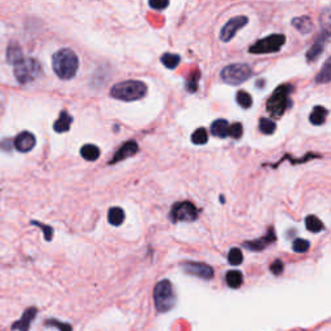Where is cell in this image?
<instances>
[{"label":"cell","mask_w":331,"mask_h":331,"mask_svg":"<svg viewBox=\"0 0 331 331\" xmlns=\"http://www.w3.org/2000/svg\"><path fill=\"white\" fill-rule=\"evenodd\" d=\"M52 68L60 79H72L79 69V58L72 49L62 48L52 56Z\"/></svg>","instance_id":"cell-1"},{"label":"cell","mask_w":331,"mask_h":331,"mask_svg":"<svg viewBox=\"0 0 331 331\" xmlns=\"http://www.w3.org/2000/svg\"><path fill=\"white\" fill-rule=\"evenodd\" d=\"M148 87L141 80H124L117 83L110 90V96L120 101H137L145 97Z\"/></svg>","instance_id":"cell-2"},{"label":"cell","mask_w":331,"mask_h":331,"mask_svg":"<svg viewBox=\"0 0 331 331\" xmlns=\"http://www.w3.org/2000/svg\"><path fill=\"white\" fill-rule=\"evenodd\" d=\"M292 92V86L290 84H282L274 90L273 95L269 100L266 101V112L270 118L280 119L284 114V112L291 106L290 95Z\"/></svg>","instance_id":"cell-3"},{"label":"cell","mask_w":331,"mask_h":331,"mask_svg":"<svg viewBox=\"0 0 331 331\" xmlns=\"http://www.w3.org/2000/svg\"><path fill=\"white\" fill-rule=\"evenodd\" d=\"M153 296H154L155 309L158 310L159 313L168 312L176 304V295L169 280H162L155 284Z\"/></svg>","instance_id":"cell-4"},{"label":"cell","mask_w":331,"mask_h":331,"mask_svg":"<svg viewBox=\"0 0 331 331\" xmlns=\"http://www.w3.org/2000/svg\"><path fill=\"white\" fill-rule=\"evenodd\" d=\"M13 71H15V76L16 79L18 80V83L26 84V83L38 79L42 75L43 69H42L39 61L35 60V58L24 57L21 61H18L16 64Z\"/></svg>","instance_id":"cell-5"},{"label":"cell","mask_w":331,"mask_h":331,"mask_svg":"<svg viewBox=\"0 0 331 331\" xmlns=\"http://www.w3.org/2000/svg\"><path fill=\"white\" fill-rule=\"evenodd\" d=\"M252 74H254V71H252L251 66H248L247 64H232V65L225 66L221 70L220 76L228 84L238 86V84H242L243 82L250 79Z\"/></svg>","instance_id":"cell-6"},{"label":"cell","mask_w":331,"mask_h":331,"mask_svg":"<svg viewBox=\"0 0 331 331\" xmlns=\"http://www.w3.org/2000/svg\"><path fill=\"white\" fill-rule=\"evenodd\" d=\"M286 43V36L284 34H272L254 43L248 48V52L252 54H268L277 53L282 49Z\"/></svg>","instance_id":"cell-7"},{"label":"cell","mask_w":331,"mask_h":331,"mask_svg":"<svg viewBox=\"0 0 331 331\" xmlns=\"http://www.w3.org/2000/svg\"><path fill=\"white\" fill-rule=\"evenodd\" d=\"M198 209L191 202H179V203L173 205L172 211H171V220L173 223H177V221L191 223V221H195L198 219Z\"/></svg>","instance_id":"cell-8"},{"label":"cell","mask_w":331,"mask_h":331,"mask_svg":"<svg viewBox=\"0 0 331 331\" xmlns=\"http://www.w3.org/2000/svg\"><path fill=\"white\" fill-rule=\"evenodd\" d=\"M248 24V18L246 16H236L231 18L229 21L223 26V29L220 31V39L223 42H231L234 35Z\"/></svg>","instance_id":"cell-9"},{"label":"cell","mask_w":331,"mask_h":331,"mask_svg":"<svg viewBox=\"0 0 331 331\" xmlns=\"http://www.w3.org/2000/svg\"><path fill=\"white\" fill-rule=\"evenodd\" d=\"M185 273L195 276L202 280H211L213 277V266L207 265L205 263H197V261H184L180 264Z\"/></svg>","instance_id":"cell-10"},{"label":"cell","mask_w":331,"mask_h":331,"mask_svg":"<svg viewBox=\"0 0 331 331\" xmlns=\"http://www.w3.org/2000/svg\"><path fill=\"white\" fill-rule=\"evenodd\" d=\"M329 35H330V33H329L328 29L322 30V31L318 34V36H317L316 40H314L313 46H312V47L308 49V52H307V61L314 62L317 58L320 57L321 54H322V52H324L326 42H328L329 39Z\"/></svg>","instance_id":"cell-11"},{"label":"cell","mask_w":331,"mask_h":331,"mask_svg":"<svg viewBox=\"0 0 331 331\" xmlns=\"http://www.w3.org/2000/svg\"><path fill=\"white\" fill-rule=\"evenodd\" d=\"M36 145V139L33 133L29 131H24V132L18 133L13 141V146L16 150L20 153H27V151L33 150Z\"/></svg>","instance_id":"cell-12"},{"label":"cell","mask_w":331,"mask_h":331,"mask_svg":"<svg viewBox=\"0 0 331 331\" xmlns=\"http://www.w3.org/2000/svg\"><path fill=\"white\" fill-rule=\"evenodd\" d=\"M139 151V145H137L136 141H126L124 144L116 151V154L113 155V158L110 159L109 165H116V163L120 162V161H124V159L130 158L132 155H135Z\"/></svg>","instance_id":"cell-13"},{"label":"cell","mask_w":331,"mask_h":331,"mask_svg":"<svg viewBox=\"0 0 331 331\" xmlns=\"http://www.w3.org/2000/svg\"><path fill=\"white\" fill-rule=\"evenodd\" d=\"M276 238H277V236H276L274 229L273 228H269L264 237L259 238V239H255V241L245 242V243H243V247H246L247 250H250V251L255 252L263 251V250H265L266 246L270 245V243H273V242L276 241Z\"/></svg>","instance_id":"cell-14"},{"label":"cell","mask_w":331,"mask_h":331,"mask_svg":"<svg viewBox=\"0 0 331 331\" xmlns=\"http://www.w3.org/2000/svg\"><path fill=\"white\" fill-rule=\"evenodd\" d=\"M36 314H38V309L35 307H30L27 309H25V312L22 313V317L18 321L12 324V330H18V331H29L30 325L35 320Z\"/></svg>","instance_id":"cell-15"},{"label":"cell","mask_w":331,"mask_h":331,"mask_svg":"<svg viewBox=\"0 0 331 331\" xmlns=\"http://www.w3.org/2000/svg\"><path fill=\"white\" fill-rule=\"evenodd\" d=\"M71 123H72V117L70 116L66 110H62V112L60 113L58 119L54 122L53 130L57 133L68 132V131L70 130V127H71Z\"/></svg>","instance_id":"cell-16"},{"label":"cell","mask_w":331,"mask_h":331,"mask_svg":"<svg viewBox=\"0 0 331 331\" xmlns=\"http://www.w3.org/2000/svg\"><path fill=\"white\" fill-rule=\"evenodd\" d=\"M211 133L215 137L219 139H225L228 137V131H229V123L227 119H216L211 124Z\"/></svg>","instance_id":"cell-17"},{"label":"cell","mask_w":331,"mask_h":331,"mask_svg":"<svg viewBox=\"0 0 331 331\" xmlns=\"http://www.w3.org/2000/svg\"><path fill=\"white\" fill-rule=\"evenodd\" d=\"M292 26L295 27L298 31L303 34H308L313 30V21L309 16H302V17H296L292 20Z\"/></svg>","instance_id":"cell-18"},{"label":"cell","mask_w":331,"mask_h":331,"mask_svg":"<svg viewBox=\"0 0 331 331\" xmlns=\"http://www.w3.org/2000/svg\"><path fill=\"white\" fill-rule=\"evenodd\" d=\"M100 154H101L100 148L94 144L83 145L82 149H80V155H82V158L88 161V162L97 161V159L100 158Z\"/></svg>","instance_id":"cell-19"},{"label":"cell","mask_w":331,"mask_h":331,"mask_svg":"<svg viewBox=\"0 0 331 331\" xmlns=\"http://www.w3.org/2000/svg\"><path fill=\"white\" fill-rule=\"evenodd\" d=\"M329 116V110L324 106H316L312 110L309 116V122L314 126H322L326 122V118Z\"/></svg>","instance_id":"cell-20"},{"label":"cell","mask_w":331,"mask_h":331,"mask_svg":"<svg viewBox=\"0 0 331 331\" xmlns=\"http://www.w3.org/2000/svg\"><path fill=\"white\" fill-rule=\"evenodd\" d=\"M24 58V53H22V49L20 47V44L16 43V42H12L8 46L7 49V60L9 64L12 65H16L18 61H21Z\"/></svg>","instance_id":"cell-21"},{"label":"cell","mask_w":331,"mask_h":331,"mask_svg":"<svg viewBox=\"0 0 331 331\" xmlns=\"http://www.w3.org/2000/svg\"><path fill=\"white\" fill-rule=\"evenodd\" d=\"M225 282L231 288H239L243 284V274L239 270H229L225 274Z\"/></svg>","instance_id":"cell-22"},{"label":"cell","mask_w":331,"mask_h":331,"mask_svg":"<svg viewBox=\"0 0 331 331\" xmlns=\"http://www.w3.org/2000/svg\"><path fill=\"white\" fill-rule=\"evenodd\" d=\"M108 220L114 227H120L124 221V211L120 207H112L108 213Z\"/></svg>","instance_id":"cell-23"},{"label":"cell","mask_w":331,"mask_h":331,"mask_svg":"<svg viewBox=\"0 0 331 331\" xmlns=\"http://www.w3.org/2000/svg\"><path fill=\"white\" fill-rule=\"evenodd\" d=\"M306 228L312 233H320V232L325 231L324 223L321 221L317 216L308 215L306 217Z\"/></svg>","instance_id":"cell-24"},{"label":"cell","mask_w":331,"mask_h":331,"mask_svg":"<svg viewBox=\"0 0 331 331\" xmlns=\"http://www.w3.org/2000/svg\"><path fill=\"white\" fill-rule=\"evenodd\" d=\"M181 61V57L179 54H173V53H165L161 57V62H162L163 65L166 66L167 69H176L179 66Z\"/></svg>","instance_id":"cell-25"},{"label":"cell","mask_w":331,"mask_h":331,"mask_svg":"<svg viewBox=\"0 0 331 331\" xmlns=\"http://www.w3.org/2000/svg\"><path fill=\"white\" fill-rule=\"evenodd\" d=\"M331 61L329 58L328 61L325 62L324 68L321 69V71L317 74L316 82L320 83V84H325V83H329L331 79Z\"/></svg>","instance_id":"cell-26"},{"label":"cell","mask_w":331,"mask_h":331,"mask_svg":"<svg viewBox=\"0 0 331 331\" xmlns=\"http://www.w3.org/2000/svg\"><path fill=\"white\" fill-rule=\"evenodd\" d=\"M276 123L269 118H260L259 120V130L260 132H263L264 135H273L276 132Z\"/></svg>","instance_id":"cell-27"},{"label":"cell","mask_w":331,"mask_h":331,"mask_svg":"<svg viewBox=\"0 0 331 331\" xmlns=\"http://www.w3.org/2000/svg\"><path fill=\"white\" fill-rule=\"evenodd\" d=\"M237 104L242 109H250L252 106V97L251 95L247 94L246 91H238L237 96H236Z\"/></svg>","instance_id":"cell-28"},{"label":"cell","mask_w":331,"mask_h":331,"mask_svg":"<svg viewBox=\"0 0 331 331\" xmlns=\"http://www.w3.org/2000/svg\"><path fill=\"white\" fill-rule=\"evenodd\" d=\"M209 141V133L205 128H198L191 135V142L195 145H205Z\"/></svg>","instance_id":"cell-29"},{"label":"cell","mask_w":331,"mask_h":331,"mask_svg":"<svg viewBox=\"0 0 331 331\" xmlns=\"http://www.w3.org/2000/svg\"><path fill=\"white\" fill-rule=\"evenodd\" d=\"M228 261L231 265H239L243 261V254H242L241 248L233 247L231 248V251L228 254Z\"/></svg>","instance_id":"cell-30"},{"label":"cell","mask_w":331,"mask_h":331,"mask_svg":"<svg viewBox=\"0 0 331 331\" xmlns=\"http://www.w3.org/2000/svg\"><path fill=\"white\" fill-rule=\"evenodd\" d=\"M44 325L47 328H56L60 331H72V326L66 322H61V321L56 320V318H49L44 322Z\"/></svg>","instance_id":"cell-31"},{"label":"cell","mask_w":331,"mask_h":331,"mask_svg":"<svg viewBox=\"0 0 331 331\" xmlns=\"http://www.w3.org/2000/svg\"><path fill=\"white\" fill-rule=\"evenodd\" d=\"M199 78H201V74H199V71H193V72H191V75L188 78L185 87H187V90L189 91V92L194 94L195 91L198 90Z\"/></svg>","instance_id":"cell-32"},{"label":"cell","mask_w":331,"mask_h":331,"mask_svg":"<svg viewBox=\"0 0 331 331\" xmlns=\"http://www.w3.org/2000/svg\"><path fill=\"white\" fill-rule=\"evenodd\" d=\"M310 243L309 241H307V239H303V238H296L294 243H292V250L298 254H304L309 250Z\"/></svg>","instance_id":"cell-33"},{"label":"cell","mask_w":331,"mask_h":331,"mask_svg":"<svg viewBox=\"0 0 331 331\" xmlns=\"http://www.w3.org/2000/svg\"><path fill=\"white\" fill-rule=\"evenodd\" d=\"M243 135V127L239 122L229 124V131H228V136L234 139V140H239Z\"/></svg>","instance_id":"cell-34"},{"label":"cell","mask_w":331,"mask_h":331,"mask_svg":"<svg viewBox=\"0 0 331 331\" xmlns=\"http://www.w3.org/2000/svg\"><path fill=\"white\" fill-rule=\"evenodd\" d=\"M31 224L35 225V227H39L40 229L43 231L44 239H46V241L47 242L52 241V237H53V228L49 227V225H46V224H43V223H39V221H35V220H33Z\"/></svg>","instance_id":"cell-35"},{"label":"cell","mask_w":331,"mask_h":331,"mask_svg":"<svg viewBox=\"0 0 331 331\" xmlns=\"http://www.w3.org/2000/svg\"><path fill=\"white\" fill-rule=\"evenodd\" d=\"M284 263H282V260L277 259L274 260L273 263H272V265H270V272L274 274V276H280V274H282V272H284Z\"/></svg>","instance_id":"cell-36"},{"label":"cell","mask_w":331,"mask_h":331,"mask_svg":"<svg viewBox=\"0 0 331 331\" xmlns=\"http://www.w3.org/2000/svg\"><path fill=\"white\" fill-rule=\"evenodd\" d=\"M149 5H150L153 9H157V11H163L165 8H167L169 5V3L167 0H151L149 1Z\"/></svg>","instance_id":"cell-37"}]
</instances>
